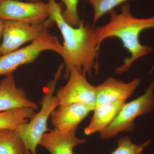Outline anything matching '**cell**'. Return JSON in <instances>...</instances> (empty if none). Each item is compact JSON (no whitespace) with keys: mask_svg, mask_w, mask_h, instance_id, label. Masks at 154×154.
<instances>
[{"mask_svg":"<svg viewBox=\"0 0 154 154\" xmlns=\"http://www.w3.org/2000/svg\"><path fill=\"white\" fill-rule=\"evenodd\" d=\"M48 1L50 17L54 20L63 37L60 56L64 60V77L68 79L72 67L84 74L91 75L94 69H97L96 62L100 46L96 38V28L85 24L84 21L78 27L69 25L63 19L61 6L56 0Z\"/></svg>","mask_w":154,"mask_h":154,"instance_id":"6da1fadb","label":"cell"},{"mask_svg":"<svg viewBox=\"0 0 154 154\" xmlns=\"http://www.w3.org/2000/svg\"><path fill=\"white\" fill-rule=\"evenodd\" d=\"M109 22L102 27L96 28L97 42L100 45L105 39L117 38L120 39L125 48L131 54L124 60V63L116 69L115 72L121 74L127 71L136 61L148 55L153 48L143 45L140 41V35L143 30L154 29V17L138 18L133 16L129 4L121 7L119 14L115 10L109 13Z\"/></svg>","mask_w":154,"mask_h":154,"instance_id":"7a4b0ae2","label":"cell"},{"mask_svg":"<svg viewBox=\"0 0 154 154\" xmlns=\"http://www.w3.org/2000/svg\"><path fill=\"white\" fill-rule=\"evenodd\" d=\"M64 64H61L56 72L53 79L45 89L41 101V108L28 122L19 125L16 131L25 143L31 154H36V149L42 136L47 131V122L51 113L59 105L54 96L57 86L62 75Z\"/></svg>","mask_w":154,"mask_h":154,"instance_id":"3957f363","label":"cell"},{"mask_svg":"<svg viewBox=\"0 0 154 154\" xmlns=\"http://www.w3.org/2000/svg\"><path fill=\"white\" fill-rule=\"evenodd\" d=\"M63 45L56 36L46 30L31 44L0 56V75L13 74L19 66L33 63L40 54L51 51L61 55Z\"/></svg>","mask_w":154,"mask_h":154,"instance_id":"277c9868","label":"cell"},{"mask_svg":"<svg viewBox=\"0 0 154 154\" xmlns=\"http://www.w3.org/2000/svg\"><path fill=\"white\" fill-rule=\"evenodd\" d=\"M154 79L143 95L125 104L113 122L100 132L101 138L108 139L119 133L132 131L136 119L154 109Z\"/></svg>","mask_w":154,"mask_h":154,"instance_id":"5b68a950","label":"cell"},{"mask_svg":"<svg viewBox=\"0 0 154 154\" xmlns=\"http://www.w3.org/2000/svg\"><path fill=\"white\" fill-rule=\"evenodd\" d=\"M54 23V20L50 17L45 22L37 25L15 20L4 21L0 55L19 49L26 42L34 41L45 31L52 27Z\"/></svg>","mask_w":154,"mask_h":154,"instance_id":"8992f818","label":"cell"},{"mask_svg":"<svg viewBox=\"0 0 154 154\" xmlns=\"http://www.w3.org/2000/svg\"><path fill=\"white\" fill-rule=\"evenodd\" d=\"M50 17L48 3L24 2L18 0H0V18L31 25L45 22Z\"/></svg>","mask_w":154,"mask_h":154,"instance_id":"52a82bcc","label":"cell"},{"mask_svg":"<svg viewBox=\"0 0 154 154\" xmlns=\"http://www.w3.org/2000/svg\"><path fill=\"white\" fill-rule=\"evenodd\" d=\"M57 97L59 105L81 103L94 110L96 102V87L88 82L86 75L72 67L70 71L68 82L59 89Z\"/></svg>","mask_w":154,"mask_h":154,"instance_id":"ba28073f","label":"cell"},{"mask_svg":"<svg viewBox=\"0 0 154 154\" xmlns=\"http://www.w3.org/2000/svg\"><path fill=\"white\" fill-rule=\"evenodd\" d=\"M93 108L81 103L59 105L51 115L54 129L63 133H75L78 126Z\"/></svg>","mask_w":154,"mask_h":154,"instance_id":"9c48e42d","label":"cell"},{"mask_svg":"<svg viewBox=\"0 0 154 154\" xmlns=\"http://www.w3.org/2000/svg\"><path fill=\"white\" fill-rule=\"evenodd\" d=\"M22 107L36 110L38 106L23 89L17 87L13 74L7 75L0 82V112Z\"/></svg>","mask_w":154,"mask_h":154,"instance_id":"30bf717a","label":"cell"},{"mask_svg":"<svg viewBox=\"0 0 154 154\" xmlns=\"http://www.w3.org/2000/svg\"><path fill=\"white\" fill-rule=\"evenodd\" d=\"M138 78L125 83L114 78L109 77L96 86V107L104 103L125 100L130 97L140 84Z\"/></svg>","mask_w":154,"mask_h":154,"instance_id":"8fae6325","label":"cell"},{"mask_svg":"<svg viewBox=\"0 0 154 154\" xmlns=\"http://www.w3.org/2000/svg\"><path fill=\"white\" fill-rule=\"evenodd\" d=\"M86 142L87 140L77 137L75 133L61 132L54 129L42 136L39 145L51 154H74L75 147Z\"/></svg>","mask_w":154,"mask_h":154,"instance_id":"7c38bea8","label":"cell"},{"mask_svg":"<svg viewBox=\"0 0 154 154\" xmlns=\"http://www.w3.org/2000/svg\"><path fill=\"white\" fill-rule=\"evenodd\" d=\"M125 103L124 100H118L104 103L95 107L91 122L84 130L85 134L91 135L105 129L114 120Z\"/></svg>","mask_w":154,"mask_h":154,"instance_id":"4fadbf2b","label":"cell"},{"mask_svg":"<svg viewBox=\"0 0 154 154\" xmlns=\"http://www.w3.org/2000/svg\"><path fill=\"white\" fill-rule=\"evenodd\" d=\"M35 109L22 107L0 112V129L16 131L17 128L28 122L35 114Z\"/></svg>","mask_w":154,"mask_h":154,"instance_id":"5bb4252c","label":"cell"},{"mask_svg":"<svg viewBox=\"0 0 154 154\" xmlns=\"http://www.w3.org/2000/svg\"><path fill=\"white\" fill-rule=\"evenodd\" d=\"M0 154H31L16 131L0 129Z\"/></svg>","mask_w":154,"mask_h":154,"instance_id":"9a60e30c","label":"cell"},{"mask_svg":"<svg viewBox=\"0 0 154 154\" xmlns=\"http://www.w3.org/2000/svg\"><path fill=\"white\" fill-rule=\"evenodd\" d=\"M129 0H88L94 9V25L105 14Z\"/></svg>","mask_w":154,"mask_h":154,"instance_id":"2e32d148","label":"cell"},{"mask_svg":"<svg viewBox=\"0 0 154 154\" xmlns=\"http://www.w3.org/2000/svg\"><path fill=\"white\" fill-rule=\"evenodd\" d=\"M150 143L148 140L141 144H135L128 136L124 137L118 140L117 148L110 154H141Z\"/></svg>","mask_w":154,"mask_h":154,"instance_id":"e0dca14e","label":"cell"},{"mask_svg":"<svg viewBox=\"0 0 154 154\" xmlns=\"http://www.w3.org/2000/svg\"><path fill=\"white\" fill-rule=\"evenodd\" d=\"M64 5L65 9L62 16L66 22L73 27H78L83 21L81 20L78 12L79 0H60Z\"/></svg>","mask_w":154,"mask_h":154,"instance_id":"ac0fdd59","label":"cell"},{"mask_svg":"<svg viewBox=\"0 0 154 154\" xmlns=\"http://www.w3.org/2000/svg\"><path fill=\"white\" fill-rule=\"evenodd\" d=\"M3 28H4V21L0 18V39L2 36ZM1 45L0 44V48H1Z\"/></svg>","mask_w":154,"mask_h":154,"instance_id":"d6986e66","label":"cell"},{"mask_svg":"<svg viewBox=\"0 0 154 154\" xmlns=\"http://www.w3.org/2000/svg\"><path fill=\"white\" fill-rule=\"evenodd\" d=\"M28 2H42V0H26Z\"/></svg>","mask_w":154,"mask_h":154,"instance_id":"ffe728a7","label":"cell"},{"mask_svg":"<svg viewBox=\"0 0 154 154\" xmlns=\"http://www.w3.org/2000/svg\"><path fill=\"white\" fill-rule=\"evenodd\" d=\"M87 1H88V0H87Z\"/></svg>","mask_w":154,"mask_h":154,"instance_id":"44dd1931","label":"cell"}]
</instances>
